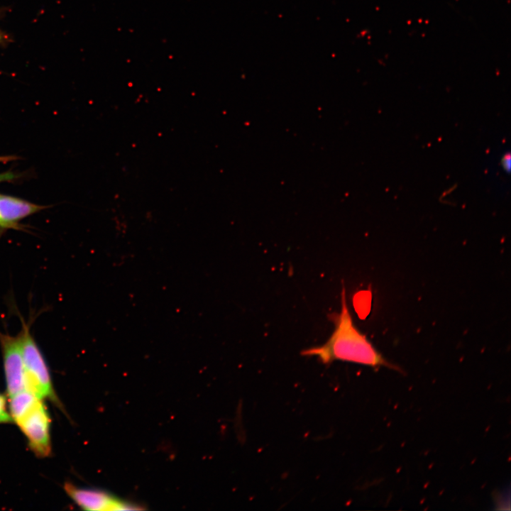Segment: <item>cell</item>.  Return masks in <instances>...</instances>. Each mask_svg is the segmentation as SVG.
<instances>
[{"mask_svg":"<svg viewBox=\"0 0 511 511\" xmlns=\"http://www.w3.org/2000/svg\"><path fill=\"white\" fill-rule=\"evenodd\" d=\"M39 399L26 389L10 397L9 410L12 420L17 422Z\"/></svg>","mask_w":511,"mask_h":511,"instance_id":"cell-7","label":"cell"},{"mask_svg":"<svg viewBox=\"0 0 511 511\" xmlns=\"http://www.w3.org/2000/svg\"><path fill=\"white\" fill-rule=\"evenodd\" d=\"M44 208L19 198L0 194V228H17L19 221Z\"/></svg>","mask_w":511,"mask_h":511,"instance_id":"cell-6","label":"cell"},{"mask_svg":"<svg viewBox=\"0 0 511 511\" xmlns=\"http://www.w3.org/2000/svg\"><path fill=\"white\" fill-rule=\"evenodd\" d=\"M16 422L37 456L46 457L50 454V419L41 399Z\"/></svg>","mask_w":511,"mask_h":511,"instance_id":"cell-3","label":"cell"},{"mask_svg":"<svg viewBox=\"0 0 511 511\" xmlns=\"http://www.w3.org/2000/svg\"><path fill=\"white\" fill-rule=\"evenodd\" d=\"M335 330L328 341L319 347L302 351L303 356H316L324 363L334 360L353 362L378 369L387 367L402 373L397 366L391 363L374 347L364 334L354 326L347 307L345 288L341 292V311L331 317Z\"/></svg>","mask_w":511,"mask_h":511,"instance_id":"cell-1","label":"cell"},{"mask_svg":"<svg viewBox=\"0 0 511 511\" xmlns=\"http://www.w3.org/2000/svg\"><path fill=\"white\" fill-rule=\"evenodd\" d=\"M12 421L6 410L5 397L0 394V423H8Z\"/></svg>","mask_w":511,"mask_h":511,"instance_id":"cell-8","label":"cell"},{"mask_svg":"<svg viewBox=\"0 0 511 511\" xmlns=\"http://www.w3.org/2000/svg\"><path fill=\"white\" fill-rule=\"evenodd\" d=\"M13 175L11 173H4L0 175V182L4 180H9L12 179Z\"/></svg>","mask_w":511,"mask_h":511,"instance_id":"cell-10","label":"cell"},{"mask_svg":"<svg viewBox=\"0 0 511 511\" xmlns=\"http://www.w3.org/2000/svg\"><path fill=\"white\" fill-rule=\"evenodd\" d=\"M64 489L82 509L92 511L140 510L141 505L128 501L99 488H81L66 483Z\"/></svg>","mask_w":511,"mask_h":511,"instance_id":"cell-4","label":"cell"},{"mask_svg":"<svg viewBox=\"0 0 511 511\" xmlns=\"http://www.w3.org/2000/svg\"><path fill=\"white\" fill-rule=\"evenodd\" d=\"M18 334L23 361L25 389L40 399L56 401L50 375L44 357L30 330L29 325L22 320Z\"/></svg>","mask_w":511,"mask_h":511,"instance_id":"cell-2","label":"cell"},{"mask_svg":"<svg viewBox=\"0 0 511 511\" xmlns=\"http://www.w3.org/2000/svg\"><path fill=\"white\" fill-rule=\"evenodd\" d=\"M501 163H502V166L503 167L504 170L505 171L509 172L510 170V165H511L510 155L509 153L504 155V156L502 158Z\"/></svg>","mask_w":511,"mask_h":511,"instance_id":"cell-9","label":"cell"},{"mask_svg":"<svg viewBox=\"0 0 511 511\" xmlns=\"http://www.w3.org/2000/svg\"><path fill=\"white\" fill-rule=\"evenodd\" d=\"M7 394L9 397L25 389V375L20 338L0 331Z\"/></svg>","mask_w":511,"mask_h":511,"instance_id":"cell-5","label":"cell"}]
</instances>
